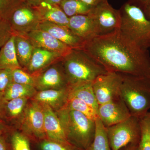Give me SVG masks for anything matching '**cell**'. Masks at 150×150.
<instances>
[{
  "label": "cell",
  "mask_w": 150,
  "mask_h": 150,
  "mask_svg": "<svg viewBox=\"0 0 150 150\" xmlns=\"http://www.w3.org/2000/svg\"><path fill=\"white\" fill-rule=\"evenodd\" d=\"M82 49L108 71L150 77L149 50L137 45L120 29L86 41Z\"/></svg>",
  "instance_id": "obj_1"
},
{
  "label": "cell",
  "mask_w": 150,
  "mask_h": 150,
  "mask_svg": "<svg viewBox=\"0 0 150 150\" xmlns=\"http://www.w3.org/2000/svg\"><path fill=\"white\" fill-rule=\"evenodd\" d=\"M62 65L69 86L93 82L108 71L82 49H72L62 57Z\"/></svg>",
  "instance_id": "obj_2"
},
{
  "label": "cell",
  "mask_w": 150,
  "mask_h": 150,
  "mask_svg": "<svg viewBox=\"0 0 150 150\" xmlns=\"http://www.w3.org/2000/svg\"><path fill=\"white\" fill-rule=\"evenodd\" d=\"M55 112L61 120L68 142L81 149L86 150L94 138L95 121L66 107Z\"/></svg>",
  "instance_id": "obj_3"
},
{
  "label": "cell",
  "mask_w": 150,
  "mask_h": 150,
  "mask_svg": "<svg viewBox=\"0 0 150 150\" xmlns=\"http://www.w3.org/2000/svg\"><path fill=\"white\" fill-rule=\"evenodd\" d=\"M121 74V97L131 115L140 119L150 110V77Z\"/></svg>",
  "instance_id": "obj_4"
},
{
  "label": "cell",
  "mask_w": 150,
  "mask_h": 150,
  "mask_svg": "<svg viewBox=\"0 0 150 150\" xmlns=\"http://www.w3.org/2000/svg\"><path fill=\"white\" fill-rule=\"evenodd\" d=\"M120 30L140 47L150 48V20L144 11L132 3H126L120 10Z\"/></svg>",
  "instance_id": "obj_5"
},
{
  "label": "cell",
  "mask_w": 150,
  "mask_h": 150,
  "mask_svg": "<svg viewBox=\"0 0 150 150\" xmlns=\"http://www.w3.org/2000/svg\"><path fill=\"white\" fill-rule=\"evenodd\" d=\"M105 128L111 150L139 144L141 134L139 118L131 115L123 122Z\"/></svg>",
  "instance_id": "obj_6"
},
{
  "label": "cell",
  "mask_w": 150,
  "mask_h": 150,
  "mask_svg": "<svg viewBox=\"0 0 150 150\" xmlns=\"http://www.w3.org/2000/svg\"><path fill=\"white\" fill-rule=\"evenodd\" d=\"M18 126L21 132L29 139L40 142L46 139L44 112L41 104L30 99Z\"/></svg>",
  "instance_id": "obj_7"
},
{
  "label": "cell",
  "mask_w": 150,
  "mask_h": 150,
  "mask_svg": "<svg viewBox=\"0 0 150 150\" xmlns=\"http://www.w3.org/2000/svg\"><path fill=\"white\" fill-rule=\"evenodd\" d=\"M14 35H24L38 29L42 21L36 6L21 3L8 19Z\"/></svg>",
  "instance_id": "obj_8"
},
{
  "label": "cell",
  "mask_w": 150,
  "mask_h": 150,
  "mask_svg": "<svg viewBox=\"0 0 150 150\" xmlns=\"http://www.w3.org/2000/svg\"><path fill=\"white\" fill-rule=\"evenodd\" d=\"M88 15L93 20L97 36L120 29L121 22L120 10L113 8L108 1L92 8Z\"/></svg>",
  "instance_id": "obj_9"
},
{
  "label": "cell",
  "mask_w": 150,
  "mask_h": 150,
  "mask_svg": "<svg viewBox=\"0 0 150 150\" xmlns=\"http://www.w3.org/2000/svg\"><path fill=\"white\" fill-rule=\"evenodd\" d=\"M122 79L121 74L110 71L96 79L92 82V86L98 105L121 97Z\"/></svg>",
  "instance_id": "obj_10"
},
{
  "label": "cell",
  "mask_w": 150,
  "mask_h": 150,
  "mask_svg": "<svg viewBox=\"0 0 150 150\" xmlns=\"http://www.w3.org/2000/svg\"><path fill=\"white\" fill-rule=\"evenodd\" d=\"M61 60L33 75L34 87L37 91L51 89H58L69 86Z\"/></svg>",
  "instance_id": "obj_11"
},
{
  "label": "cell",
  "mask_w": 150,
  "mask_h": 150,
  "mask_svg": "<svg viewBox=\"0 0 150 150\" xmlns=\"http://www.w3.org/2000/svg\"><path fill=\"white\" fill-rule=\"evenodd\" d=\"M97 115L105 128L123 122L131 115L121 96L98 105Z\"/></svg>",
  "instance_id": "obj_12"
},
{
  "label": "cell",
  "mask_w": 150,
  "mask_h": 150,
  "mask_svg": "<svg viewBox=\"0 0 150 150\" xmlns=\"http://www.w3.org/2000/svg\"><path fill=\"white\" fill-rule=\"evenodd\" d=\"M25 36L34 47L57 53L63 57L72 49L56 39L49 33L42 30H35Z\"/></svg>",
  "instance_id": "obj_13"
},
{
  "label": "cell",
  "mask_w": 150,
  "mask_h": 150,
  "mask_svg": "<svg viewBox=\"0 0 150 150\" xmlns=\"http://www.w3.org/2000/svg\"><path fill=\"white\" fill-rule=\"evenodd\" d=\"M38 29L47 31L72 49H82L84 42L67 26L42 21Z\"/></svg>",
  "instance_id": "obj_14"
},
{
  "label": "cell",
  "mask_w": 150,
  "mask_h": 150,
  "mask_svg": "<svg viewBox=\"0 0 150 150\" xmlns=\"http://www.w3.org/2000/svg\"><path fill=\"white\" fill-rule=\"evenodd\" d=\"M44 112V129L46 139L60 142H69L61 120L49 105L41 104Z\"/></svg>",
  "instance_id": "obj_15"
},
{
  "label": "cell",
  "mask_w": 150,
  "mask_h": 150,
  "mask_svg": "<svg viewBox=\"0 0 150 150\" xmlns=\"http://www.w3.org/2000/svg\"><path fill=\"white\" fill-rule=\"evenodd\" d=\"M69 86L65 88L38 91L30 99L49 105L55 111L64 107L69 97Z\"/></svg>",
  "instance_id": "obj_16"
},
{
  "label": "cell",
  "mask_w": 150,
  "mask_h": 150,
  "mask_svg": "<svg viewBox=\"0 0 150 150\" xmlns=\"http://www.w3.org/2000/svg\"><path fill=\"white\" fill-rule=\"evenodd\" d=\"M62 57L57 53L34 47L30 61L24 69L30 74L35 75L60 61Z\"/></svg>",
  "instance_id": "obj_17"
},
{
  "label": "cell",
  "mask_w": 150,
  "mask_h": 150,
  "mask_svg": "<svg viewBox=\"0 0 150 150\" xmlns=\"http://www.w3.org/2000/svg\"><path fill=\"white\" fill-rule=\"evenodd\" d=\"M68 27L84 42L97 36L93 20L88 15H80L69 18Z\"/></svg>",
  "instance_id": "obj_18"
},
{
  "label": "cell",
  "mask_w": 150,
  "mask_h": 150,
  "mask_svg": "<svg viewBox=\"0 0 150 150\" xmlns=\"http://www.w3.org/2000/svg\"><path fill=\"white\" fill-rule=\"evenodd\" d=\"M30 99L21 98L4 100L2 120L5 123L18 125Z\"/></svg>",
  "instance_id": "obj_19"
},
{
  "label": "cell",
  "mask_w": 150,
  "mask_h": 150,
  "mask_svg": "<svg viewBox=\"0 0 150 150\" xmlns=\"http://www.w3.org/2000/svg\"><path fill=\"white\" fill-rule=\"evenodd\" d=\"M36 7L40 13L42 21L68 27L69 18L59 5L41 4Z\"/></svg>",
  "instance_id": "obj_20"
},
{
  "label": "cell",
  "mask_w": 150,
  "mask_h": 150,
  "mask_svg": "<svg viewBox=\"0 0 150 150\" xmlns=\"http://www.w3.org/2000/svg\"><path fill=\"white\" fill-rule=\"evenodd\" d=\"M69 96L81 100L97 112L98 104L94 93L92 82L69 86Z\"/></svg>",
  "instance_id": "obj_21"
},
{
  "label": "cell",
  "mask_w": 150,
  "mask_h": 150,
  "mask_svg": "<svg viewBox=\"0 0 150 150\" xmlns=\"http://www.w3.org/2000/svg\"><path fill=\"white\" fill-rule=\"evenodd\" d=\"M14 35V46L17 57L21 67L24 69L30 61L34 47L26 36Z\"/></svg>",
  "instance_id": "obj_22"
},
{
  "label": "cell",
  "mask_w": 150,
  "mask_h": 150,
  "mask_svg": "<svg viewBox=\"0 0 150 150\" xmlns=\"http://www.w3.org/2000/svg\"><path fill=\"white\" fill-rule=\"evenodd\" d=\"M14 38L13 35L0 49V69L13 70L21 68L16 56Z\"/></svg>",
  "instance_id": "obj_23"
},
{
  "label": "cell",
  "mask_w": 150,
  "mask_h": 150,
  "mask_svg": "<svg viewBox=\"0 0 150 150\" xmlns=\"http://www.w3.org/2000/svg\"><path fill=\"white\" fill-rule=\"evenodd\" d=\"M37 91L34 86L11 83L3 94L4 100L28 98L30 99L35 95Z\"/></svg>",
  "instance_id": "obj_24"
},
{
  "label": "cell",
  "mask_w": 150,
  "mask_h": 150,
  "mask_svg": "<svg viewBox=\"0 0 150 150\" xmlns=\"http://www.w3.org/2000/svg\"><path fill=\"white\" fill-rule=\"evenodd\" d=\"M95 122L94 138L86 150H111L108 139L106 128L99 118H97Z\"/></svg>",
  "instance_id": "obj_25"
},
{
  "label": "cell",
  "mask_w": 150,
  "mask_h": 150,
  "mask_svg": "<svg viewBox=\"0 0 150 150\" xmlns=\"http://www.w3.org/2000/svg\"><path fill=\"white\" fill-rule=\"evenodd\" d=\"M59 6L69 18L80 15H88L92 8L81 0H62Z\"/></svg>",
  "instance_id": "obj_26"
},
{
  "label": "cell",
  "mask_w": 150,
  "mask_h": 150,
  "mask_svg": "<svg viewBox=\"0 0 150 150\" xmlns=\"http://www.w3.org/2000/svg\"><path fill=\"white\" fill-rule=\"evenodd\" d=\"M65 107L77 110L93 121H96L98 118L96 110L82 100L77 98L69 96Z\"/></svg>",
  "instance_id": "obj_27"
},
{
  "label": "cell",
  "mask_w": 150,
  "mask_h": 150,
  "mask_svg": "<svg viewBox=\"0 0 150 150\" xmlns=\"http://www.w3.org/2000/svg\"><path fill=\"white\" fill-rule=\"evenodd\" d=\"M141 134L138 150H150V112L140 118Z\"/></svg>",
  "instance_id": "obj_28"
},
{
  "label": "cell",
  "mask_w": 150,
  "mask_h": 150,
  "mask_svg": "<svg viewBox=\"0 0 150 150\" xmlns=\"http://www.w3.org/2000/svg\"><path fill=\"white\" fill-rule=\"evenodd\" d=\"M10 142L12 150H31L30 139L23 133L19 131H12Z\"/></svg>",
  "instance_id": "obj_29"
},
{
  "label": "cell",
  "mask_w": 150,
  "mask_h": 150,
  "mask_svg": "<svg viewBox=\"0 0 150 150\" xmlns=\"http://www.w3.org/2000/svg\"><path fill=\"white\" fill-rule=\"evenodd\" d=\"M11 73L13 82L34 87V76L30 74L24 69L22 68H16L12 70Z\"/></svg>",
  "instance_id": "obj_30"
},
{
  "label": "cell",
  "mask_w": 150,
  "mask_h": 150,
  "mask_svg": "<svg viewBox=\"0 0 150 150\" xmlns=\"http://www.w3.org/2000/svg\"><path fill=\"white\" fill-rule=\"evenodd\" d=\"M41 150H83L69 142H60L45 139L40 142Z\"/></svg>",
  "instance_id": "obj_31"
},
{
  "label": "cell",
  "mask_w": 150,
  "mask_h": 150,
  "mask_svg": "<svg viewBox=\"0 0 150 150\" xmlns=\"http://www.w3.org/2000/svg\"><path fill=\"white\" fill-rule=\"evenodd\" d=\"M14 35L8 20L0 16V48Z\"/></svg>",
  "instance_id": "obj_32"
},
{
  "label": "cell",
  "mask_w": 150,
  "mask_h": 150,
  "mask_svg": "<svg viewBox=\"0 0 150 150\" xmlns=\"http://www.w3.org/2000/svg\"><path fill=\"white\" fill-rule=\"evenodd\" d=\"M21 3V0H0V16L8 20L13 12Z\"/></svg>",
  "instance_id": "obj_33"
},
{
  "label": "cell",
  "mask_w": 150,
  "mask_h": 150,
  "mask_svg": "<svg viewBox=\"0 0 150 150\" xmlns=\"http://www.w3.org/2000/svg\"><path fill=\"white\" fill-rule=\"evenodd\" d=\"M12 70L0 69V93L4 94L8 87L12 82Z\"/></svg>",
  "instance_id": "obj_34"
},
{
  "label": "cell",
  "mask_w": 150,
  "mask_h": 150,
  "mask_svg": "<svg viewBox=\"0 0 150 150\" xmlns=\"http://www.w3.org/2000/svg\"><path fill=\"white\" fill-rule=\"evenodd\" d=\"M130 3L138 6L143 11L150 5V0H133V1Z\"/></svg>",
  "instance_id": "obj_35"
},
{
  "label": "cell",
  "mask_w": 150,
  "mask_h": 150,
  "mask_svg": "<svg viewBox=\"0 0 150 150\" xmlns=\"http://www.w3.org/2000/svg\"><path fill=\"white\" fill-rule=\"evenodd\" d=\"M83 3H85L87 5L91 7V8L96 6L100 4H102L108 0H81Z\"/></svg>",
  "instance_id": "obj_36"
},
{
  "label": "cell",
  "mask_w": 150,
  "mask_h": 150,
  "mask_svg": "<svg viewBox=\"0 0 150 150\" xmlns=\"http://www.w3.org/2000/svg\"><path fill=\"white\" fill-rule=\"evenodd\" d=\"M5 134L4 133L0 135V150H8Z\"/></svg>",
  "instance_id": "obj_37"
},
{
  "label": "cell",
  "mask_w": 150,
  "mask_h": 150,
  "mask_svg": "<svg viewBox=\"0 0 150 150\" xmlns=\"http://www.w3.org/2000/svg\"><path fill=\"white\" fill-rule=\"evenodd\" d=\"M62 0H40L39 4H48L50 5H59Z\"/></svg>",
  "instance_id": "obj_38"
},
{
  "label": "cell",
  "mask_w": 150,
  "mask_h": 150,
  "mask_svg": "<svg viewBox=\"0 0 150 150\" xmlns=\"http://www.w3.org/2000/svg\"><path fill=\"white\" fill-rule=\"evenodd\" d=\"M22 2L26 3L33 6H37L39 5L40 0H21Z\"/></svg>",
  "instance_id": "obj_39"
},
{
  "label": "cell",
  "mask_w": 150,
  "mask_h": 150,
  "mask_svg": "<svg viewBox=\"0 0 150 150\" xmlns=\"http://www.w3.org/2000/svg\"><path fill=\"white\" fill-rule=\"evenodd\" d=\"M6 127V123L2 120H0V135L6 133L7 130H9L8 128Z\"/></svg>",
  "instance_id": "obj_40"
},
{
  "label": "cell",
  "mask_w": 150,
  "mask_h": 150,
  "mask_svg": "<svg viewBox=\"0 0 150 150\" xmlns=\"http://www.w3.org/2000/svg\"><path fill=\"white\" fill-rule=\"evenodd\" d=\"M138 146L137 144H130L119 150H138Z\"/></svg>",
  "instance_id": "obj_41"
},
{
  "label": "cell",
  "mask_w": 150,
  "mask_h": 150,
  "mask_svg": "<svg viewBox=\"0 0 150 150\" xmlns=\"http://www.w3.org/2000/svg\"><path fill=\"white\" fill-rule=\"evenodd\" d=\"M4 102V98H3V95L0 93V120H1Z\"/></svg>",
  "instance_id": "obj_42"
},
{
  "label": "cell",
  "mask_w": 150,
  "mask_h": 150,
  "mask_svg": "<svg viewBox=\"0 0 150 150\" xmlns=\"http://www.w3.org/2000/svg\"><path fill=\"white\" fill-rule=\"evenodd\" d=\"M146 16L150 20V6L144 11Z\"/></svg>",
  "instance_id": "obj_43"
},
{
  "label": "cell",
  "mask_w": 150,
  "mask_h": 150,
  "mask_svg": "<svg viewBox=\"0 0 150 150\" xmlns=\"http://www.w3.org/2000/svg\"></svg>",
  "instance_id": "obj_44"
}]
</instances>
